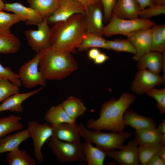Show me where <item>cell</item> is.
<instances>
[{
	"label": "cell",
	"mask_w": 165,
	"mask_h": 165,
	"mask_svg": "<svg viewBox=\"0 0 165 165\" xmlns=\"http://www.w3.org/2000/svg\"><path fill=\"white\" fill-rule=\"evenodd\" d=\"M135 99L134 94L127 92L123 93L118 99L112 98L104 102L99 117L97 119H89L87 127L95 130L124 131L126 126L123 121V114Z\"/></svg>",
	"instance_id": "cell-1"
},
{
	"label": "cell",
	"mask_w": 165,
	"mask_h": 165,
	"mask_svg": "<svg viewBox=\"0 0 165 165\" xmlns=\"http://www.w3.org/2000/svg\"><path fill=\"white\" fill-rule=\"evenodd\" d=\"M52 25L51 46L67 52L76 53L87 31L85 14H76Z\"/></svg>",
	"instance_id": "cell-2"
},
{
	"label": "cell",
	"mask_w": 165,
	"mask_h": 165,
	"mask_svg": "<svg viewBox=\"0 0 165 165\" xmlns=\"http://www.w3.org/2000/svg\"><path fill=\"white\" fill-rule=\"evenodd\" d=\"M39 53V70L46 80L62 79L78 68V63L72 53L52 46Z\"/></svg>",
	"instance_id": "cell-3"
},
{
	"label": "cell",
	"mask_w": 165,
	"mask_h": 165,
	"mask_svg": "<svg viewBox=\"0 0 165 165\" xmlns=\"http://www.w3.org/2000/svg\"><path fill=\"white\" fill-rule=\"evenodd\" d=\"M77 125L80 135L85 141L94 143L96 147L105 152L122 149L125 141L131 136L130 132L125 131L104 133L99 130L91 131L80 122Z\"/></svg>",
	"instance_id": "cell-4"
},
{
	"label": "cell",
	"mask_w": 165,
	"mask_h": 165,
	"mask_svg": "<svg viewBox=\"0 0 165 165\" xmlns=\"http://www.w3.org/2000/svg\"><path fill=\"white\" fill-rule=\"evenodd\" d=\"M155 24L150 19L139 17L134 19H124L112 16L107 24L104 26L102 35L108 37L117 35L127 36L134 31L151 28Z\"/></svg>",
	"instance_id": "cell-5"
},
{
	"label": "cell",
	"mask_w": 165,
	"mask_h": 165,
	"mask_svg": "<svg viewBox=\"0 0 165 165\" xmlns=\"http://www.w3.org/2000/svg\"><path fill=\"white\" fill-rule=\"evenodd\" d=\"M47 145L58 162L61 163L86 161L83 143H74L60 140L53 136L50 138Z\"/></svg>",
	"instance_id": "cell-6"
},
{
	"label": "cell",
	"mask_w": 165,
	"mask_h": 165,
	"mask_svg": "<svg viewBox=\"0 0 165 165\" xmlns=\"http://www.w3.org/2000/svg\"><path fill=\"white\" fill-rule=\"evenodd\" d=\"M39 53L19 68L18 73L22 84L27 88H34L38 85H46V80L39 70Z\"/></svg>",
	"instance_id": "cell-7"
},
{
	"label": "cell",
	"mask_w": 165,
	"mask_h": 165,
	"mask_svg": "<svg viewBox=\"0 0 165 165\" xmlns=\"http://www.w3.org/2000/svg\"><path fill=\"white\" fill-rule=\"evenodd\" d=\"M27 129L30 137L33 141L34 155L39 163L43 161V156L42 152V148L45 142L53 135L51 125L46 123L40 124L36 121H30L28 123Z\"/></svg>",
	"instance_id": "cell-8"
},
{
	"label": "cell",
	"mask_w": 165,
	"mask_h": 165,
	"mask_svg": "<svg viewBox=\"0 0 165 165\" xmlns=\"http://www.w3.org/2000/svg\"><path fill=\"white\" fill-rule=\"evenodd\" d=\"M48 18H43L42 22L37 25V30L29 29L25 32L29 46L36 53L51 46V29Z\"/></svg>",
	"instance_id": "cell-9"
},
{
	"label": "cell",
	"mask_w": 165,
	"mask_h": 165,
	"mask_svg": "<svg viewBox=\"0 0 165 165\" xmlns=\"http://www.w3.org/2000/svg\"><path fill=\"white\" fill-rule=\"evenodd\" d=\"M165 80L163 76L147 69L139 70L132 83L131 89L138 94L146 93L155 87L163 84Z\"/></svg>",
	"instance_id": "cell-10"
},
{
	"label": "cell",
	"mask_w": 165,
	"mask_h": 165,
	"mask_svg": "<svg viewBox=\"0 0 165 165\" xmlns=\"http://www.w3.org/2000/svg\"><path fill=\"white\" fill-rule=\"evenodd\" d=\"M138 146V142L134 138L119 150L108 151L105 152L106 155L121 165H139Z\"/></svg>",
	"instance_id": "cell-11"
},
{
	"label": "cell",
	"mask_w": 165,
	"mask_h": 165,
	"mask_svg": "<svg viewBox=\"0 0 165 165\" xmlns=\"http://www.w3.org/2000/svg\"><path fill=\"white\" fill-rule=\"evenodd\" d=\"M86 9L74 0H59L56 10L47 19L49 25L64 21L76 14H85Z\"/></svg>",
	"instance_id": "cell-12"
},
{
	"label": "cell",
	"mask_w": 165,
	"mask_h": 165,
	"mask_svg": "<svg viewBox=\"0 0 165 165\" xmlns=\"http://www.w3.org/2000/svg\"><path fill=\"white\" fill-rule=\"evenodd\" d=\"M127 36L136 50L132 57L134 60L137 61L142 56L151 51V28L138 30Z\"/></svg>",
	"instance_id": "cell-13"
},
{
	"label": "cell",
	"mask_w": 165,
	"mask_h": 165,
	"mask_svg": "<svg viewBox=\"0 0 165 165\" xmlns=\"http://www.w3.org/2000/svg\"><path fill=\"white\" fill-rule=\"evenodd\" d=\"M3 10L13 12L28 25L37 26L43 19L41 15L36 10L16 2L5 4Z\"/></svg>",
	"instance_id": "cell-14"
},
{
	"label": "cell",
	"mask_w": 165,
	"mask_h": 165,
	"mask_svg": "<svg viewBox=\"0 0 165 165\" xmlns=\"http://www.w3.org/2000/svg\"><path fill=\"white\" fill-rule=\"evenodd\" d=\"M165 52L160 53L151 51L142 56L137 61V68L139 70L147 69L160 75L165 67Z\"/></svg>",
	"instance_id": "cell-15"
},
{
	"label": "cell",
	"mask_w": 165,
	"mask_h": 165,
	"mask_svg": "<svg viewBox=\"0 0 165 165\" xmlns=\"http://www.w3.org/2000/svg\"><path fill=\"white\" fill-rule=\"evenodd\" d=\"M85 17L87 31L102 35L101 31L104 26V12L101 2L86 8Z\"/></svg>",
	"instance_id": "cell-16"
},
{
	"label": "cell",
	"mask_w": 165,
	"mask_h": 165,
	"mask_svg": "<svg viewBox=\"0 0 165 165\" xmlns=\"http://www.w3.org/2000/svg\"><path fill=\"white\" fill-rule=\"evenodd\" d=\"M51 125L53 128L52 136L65 142L76 144L81 143V136L75 122Z\"/></svg>",
	"instance_id": "cell-17"
},
{
	"label": "cell",
	"mask_w": 165,
	"mask_h": 165,
	"mask_svg": "<svg viewBox=\"0 0 165 165\" xmlns=\"http://www.w3.org/2000/svg\"><path fill=\"white\" fill-rule=\"evenodd\" d=\"M43 89L41 87L35 90L24 93H17L4 100L0 105V112L9 111L13 112L22 113L24 110L22 103L27 99L38 93Z\"/></svg>",
	"instance_id": "cell-18"
},
{
	"label": "cell",
	"mask_w": 165,
	"mask_h": 165,
	"mask_svg": "<svg viewBox=\"0 0 165 165\" xmlns=\"http://www.w3.org/2000/svg\"><path fill=\"white\" fill-rule=\"evenodd\" d=\"M140 10L137 0H117L112 15L124 19H136L139 17Z\"/></svg>",
	"instance_id": "cell-19"
},
{
	"label": "cell",
	"mask_w": 165,
	"mask_h": 165,
	"mask_svg": "<svg viewBox=\"0 0 165 165\" xmlns=\"http://www.w3.org/2000/svg\"><path fill=\"white\" fill-rule=\"evenodd\" d=\"M123 121L125 126H130L135 130L157 127L152 119L138 114L129 108L123 114Z\"/></svg>",
	"instance_id": "cell-20"
},
{
	"label": "cell",
	"mask_w": 165,
	"mask_h": 165,
	"mask_svg": "<svg viewBox=\"0 0 165 165\" xmlns=\"http://www.w3.org/2000/svg\"><path fill=\"white\" fill-rule=\"evenodd\" d=\"M29 137L27 129L2 138L0 140V154L19 148L20 144Z\"/></svg>",
	"instance_id": "cell-21"
},
{
	"label": "cell",
	"mask_w": 165,
	"mask_h": 165,
	"mask_svg": "<svg viewBox=\"0 0 165 165\" xmlns=\"http://www.w3.org/2000/svg\"><path fill=\"white\" fill-rule=\"evenodd\" d=\"M134 136L138 145L158 142L165 145V134H162L157 127L135 130Z\"/></svg>",
	"instance_id": "cell-22"
},
{
	"label": "cell",
	"mask_w": 165,
	"mask_h": 165,
	"mask_svg": "<svg viewBox=\"0 0 165 165\" xmlns=\"http://www.w3.org/2000/svg\"><path fill=\"white\" fill-rule=\"evenodd\" d=\"M61 104L68 116L75 121L84 114L87 109L80 99L73 96L68 97Z\"/></svg>",
	"instance_id": "cell-23"
},
{
	"label": "cell",
	"mask_w": 165,
	"mask_h": 165,
	"mask_svg": "<svg viewBox=\"0 0 165 165\" xmlns=\"http://www.w3.org/2000/svg\"><path fill=\"white\" fill-rule=\"evenodd\" d=\"M102 36L95 33L87 31L77 50L80 52L85 51L94 48L109 50L107 40Z\"/></svg>",
	"instance_id": "cell-24"
},
{
	"label": "cell",
	"mask_w": 165,
	"mask_h": 165,
	"mask_svg": "<svg viewBox=\"0 0 165 165\" xmlns=\"http://www.w3.org/2000/svg\"><path fill=\"white\" fill-rule=\"evenodd\" d=\"M44 119L47 123L52 125L75 122L67 115L61 104L51 107L45 114Z\"/></svg>",
	"instance_id": "cell-25"
},
{
	"label": "cell",
	"mask_w": 165,
	"mask_h": 165,
	"mask_svg": "<svg viewBox=\"0 0 165 165\" xmlns=\"http://www.w3.org/2000/svg\"><path fill=\"white\" fill-rule=\"evenodd\" d=\"M83 148L86 161L89 165H103L106 156L105 152L97 147L93 146L92 143L85 141L83 144Z\"/></svg>",
	"instance_id": "cell-26"
},
{
	"label": "cell",
	"mask_w": 165,
	"mask_h": 165,
	"mask_svg": "<svg viewBox=\"0 0 165 165\" xmlns=\"http://www.w3.org/2000/svg\"><path fill=\"white\" fill-rule=\"evenodd\" d=\"M151 51L162 53L165 52V25L154 24L151 28Z\"/></svg>",
	"instance_id": "cell-27"
},
{
	"label": "cell",
	"mask_w": 165,
	"mask_h": 165,
	"mask_svg": "<svg viewBox=\"0 0 165 165\" xmlns=\"http://www.w3.org/2000/svg\"><path fill=\"white\" fill-rule=\"evenodd\" d=\"M21 117L10 115L7 117L0 118V138L10 133L22 129L24 125L20 121Z\"/></svg>",
	"instance_id": "cell-28"
},
{
	"label": "cell",
	"mask_w": 165,
	"mask_h": 165,
	"mask_svg": "<svg viewBox=\"0 0 165 165\" xmlns=\"http://www.w3.org/2000/svg\"><path fill=\"white\" fill-rule=\"evenodd\" d=\"M59 0H27L30 7L37 11L43 18L48 17L57 9Z\"/></svg>",
	"instance_id": "cell-29"
},
{
	"label": "cell",
	"mask_w": 165,
	"mask_h": 165,
	"mask_svg": "<svg viewBox=\"0 0 165 165\" xmlns=\"http://www.w3.org/2000/svg\"><path fill=\"white\" fill-rule=\"evenodd\" d=\"M6 160L9 165H35L36 161L25 151L19 148L9 152Z\"/></svg>",
	"instance_id": "cell-30"
},
{
	"label": "cell",
	"mask_w": 165,
	"mask_h": 165,
	"mask_svg": "<svg viewBox=\"0 0 165 165\" xmlns=\"http://www.w3.org/2000/svg\"><path fill=\"white\" fill-rule=\"evenodd\" d=\"M164 145L161 142H158L139 145L138 152L140 163L147 165L152 158L157 154L161 147Z\"/></svg>",
	"instance_id": "cell-31"
},
{
	"label": "cell",
	"mask_w": 165,
	"mask_h": 165,
	"mask_svg": "<svg viewBox=\"0 0 165 165\" xmlns=\"http://www.w3.org/2000/svg\"><path fill=\"white\" fill-rule=\"evenodd\" d=\"M20 46L19 39L12 34L0 35V53L12 54L17 52Z\"/></svg>",
	"instance_id": "cell-32"
},
{
	"label": "cell",
	"mask_w": 165,
	"mask_h": 165,
	"mask_svg": "<svg viewBox=\"0 0 165 165\" xmlns=\"http://www.w3.org/2000/svg\"><path fill=\"white\" fill-rule=\"evenodd\" d=\"M0 11V35H8L12 33L10 28L13 24L22 21L16 14Z\"/></svg>",
	"instance_id": "cell-33"
},
{
	"label": "cell",
	"mask_w": 165,
	"mask_h": 165,
	"mask_svg": "<svg viewBox=\"0 0 165 165\" xmlns=\"http://www.w3.org/2000/svg\"><path fill=\"white\" fill-rule=\"evenodd\" d=\"M109 50L116 52H126L133 54L136 53V50L128 39H116L107 40Z\"/></svg>",
	"instance_id": "cell-34"
},
{
	"label": "cell",
	"mask_w": 165,
	"mask_h": 165,
	"mask_svg": "<svg viewBox=\"0 0 165 165\" xmlns=\"http://www.w3.org/2000/svg\"><path fill=\"white\" fill-rule=\"evenodd\" d=\"M19 92V87L13 84L8 80L0 78V102Z\"/></svg>",
	"instance_id": "cell-35"
},
{
	"label": "cell",
	"mask_w": 165,
	"mask_h": 165,
	"mask_svg": "<svg viewBox=\"0 0 165 165\" xmlns=\"http://www.w3.org/2000/svg\"><path fill=\"white\" fill-rule=\"evenodd\" d=\"M146 94L156 101V107L162 114L165 113V88L157 89L153 88Z\"/></svg>",
	"instance_id": "cell-36"
},
{
	"label": "cell",
	"mask_w": 165,
	"mask_h": 165,
	"mask_svg": "<svg viewBox=\"0 0 165 165\" xmlns=\"http://www.w3.org/2000/svg\"><path fill=\"white\" fill-rule=\"evenodd\" d=\"M165 13V6L155 5L140 9L139 16L144 19H149L151 17Z\"/></svg>",
	"instance_id": "cell-37"
},
{
	"label": "cell",
	"mask_w": 165,
	"mask_h": 165,
	"mask_svg": "<svg viewBox=\"0 0 165 165\" xmlns=\"http://www.w3.org/2000/svg\"><path fill=\"white\" fill-rule=\"evenodd\" d=\"M0 78L9 80L12 83L19 87L22 86L18 73L12 71L9 67H4L0 63Z\"/></svg>",
	"instance_id": "cell-38"
},
{
	"label": "cell",
	"mask_w": 165,
	"mask_h": 165,
	"mask_svg": "<svg viewBox=\"0 0 165 165\" xmlns=\"http://www.w3.org/2000/svg\"><path fill=\"white\" fill-rule=\"evenodd\" d=\"M103 10L104 21L108 23L112 15V10L117 0H100Z\"/></svg>",
	"instance_id": "cell-39"
},
{
	"label": "cell",
	"mask_w": 165,
	"mask_h": 165,
	"mask_svg": "<svg viewBox=\"0 0 165 165\" xmlns=\"http://www.w3.org/2000/svg\"><path fill=\"white\" fill-rule=\"evenodd\" d=\"M165 165V161L163 160L157 154L152 158L147 164V165Z\"/></svg>",
	"instance_id": "cell-40"
},
{
	"label": "cell",
	"mask_w": 165,
	"mask_h": 165,
	"mask_svg": "<svg viewBox=\"0 0 165 165\" xmlns=\"http://www.w3.org/2000/svg\"><path fill=\"white\" fill-rule=\"evenodd\" d=\"M109 59V57L105 54L101 52L94 61V63L96 64H103Z\"/></svg>",
	"instance_id": "cell-41"
},
{
	"label": "cell",
	"mask_w": 165,
	"mask_h": 165,
	"mask_svg": "<svg viewBox=\"0 0 165 165\" xmlns=\"http://www.w3.org/2000/svg\"><path fill=\"white\" fill-rule=\"evenodd\" d=\"M83 6L86 9L88 7L100 2V0H74Z\"/></svg>",
	"instance_id": "cell-42"
},
{
	"label": "cell",
	"mask_w": 165,
	"mask_h": 165,
	"mask_svg": "<svg viewBox=\"0 0 165 165\" xmlns=\"http://www.w3.org/2000/svg\"><path fill=\"white\" fill-rule=\"evenodd\" d=\"M139 3L140 9L147 7L156 5V0H137Z\"/></svg>",
	"instance_id": "cell-43"
},
{
	"label": "cell",
	"mask_w": 165,
	"mask_h": 165,
	"mask_svg": "<svg viewBox=\"0 0 165 165\" xmlns=\"http://www.w3.org/2000/svg\"><path fill=\"white\" fill-rule=\"evenodd\" d=\"M101 52L97 48H90L88 51V57L90 59L94 61Z\"/></svg>",
	"instance_id": "cell-44"
},
{
	"label": "cell",
	"mask_w": 165,
	"mask_h": 165,
	"mask_svg": "<svg viewBox=\"0 0 165 165\" xmlns=\"http://www.w3.org/2000/svg\"><path fill=\"white\" fill-rule=\"evenodd\" d=\"M157 154L164 161H165V145H163L160 149Z\"/></svg>",
	"instance_id": "cell-45"
},
{
	"label": "cell",
	"mask_w": 165,
	"mask_h": 165,
	"mask_svg": "<svg viewBox=\"0 0 165 165\" xmlns=\"http://www.w3.org/2000/svg\"><path fill=\"white\" fill-rule=\"evenodd\" d=\"M160 132L163 134H165V120L163 119L159 124L157 127Z\"/></svg>",
	"instance_id": "cell-46"
},
{
	"label": "cell",
	"mask_w": 165,
	"mask_h": 165,
	"mask_svg": "<svg viewBox=\"0 0 165 165\" xmlns=\"http://www.w3.org/2000/svg\"><path fill=\"white\" fill-rule=\"evenodd\" d=\"M156 5L159 6H165V0H156Z\"/></svg>",
	"instance_id": "cell-47"
},
{
	"label": "cell",
	"mask_w": 165,
	"mask_h": 165,
	"mask_svg": "<svg viewBox=\"0 0 165 165\" xmlns=\"http://www.w3.org/2000/svg\"><path fill=\"white\" fill-rule=\"evenodd\" d=\"M5 4L3 0H0V11L3 10L5 6Z\"/></svg>",
	"instance_id": "cell-48"
},
{
	"label": "cell",
	"mask_w": 165,
	"mask_h": 165,
	"mask_svg": "<svg viewBox=\"0 0 165 165\" xmlns=\"http://www.w3.org/2000/svg\"><path fill=\"white\" fill-rule=\"evenodd\" d=\"M2 138H0V140Z\"/></svg>",
	"instance_id": "cell-49"
}]
</instances>
